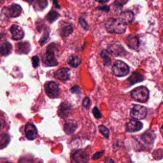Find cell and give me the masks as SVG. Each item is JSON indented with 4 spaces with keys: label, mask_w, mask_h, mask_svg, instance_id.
I'll return each instance as SVG.
<instances>
[{
    "label": "cell",
    "mask_w": 163,
    "mask_h": 163,
    "mask_svg": "<svg viewBox=\"0 0 163 163\" xmlns=\"http://www.w3.org/2000/svg\"><path fill=\"white\" fill-rule=\"evenodd\" d=\"M105 28L110 33L122 34L126 30L127 24L120 18H110L108 19L105 24Z\"/></svg>",
    "instance_id": "obj_1"
},
{
    "label": "cell",
    "mask_w": 163,
    "mask_h": 163,
    "mask_svg": "<svg viewBox=\"0 0 163 163\" xmlns=\"http://www.w3.org/2000/svg\"><path fill=\"white\" fill-rule=\"evenodd\" d=\"M132 98L138 102H145L149 97L148 90L145 87L141 86L133 89L131 93Z\"/></svg>",
    "instance_id": "obj_2"
},
{
    "label": "cell",
    "mask_w": 163,
    "mask_h": 163,
    "mask_svg": "<svg viewBox=\"0 0 163 163\" xmlns=\"http://www.w3.org/2000/svg\"><path fill=\"white\" fill-rule=\"evenodd\" d=\"M42 60L45 65L48 67L56 66L58 64L56 58L54 49H52L51 45L48 46L46 52L43 54Z\"/></svg>",
    "instance_id": "obj_3"
},
{
    "label": "cell",
    "mask_w": 163,
    "mask_h": 163,
    "mask_svg": "<svg viewBox=\"0 0 163 163\" xmlns=\"http://www.w3.org/2000/svg\"><path fill=\"white\" fill-rule=\"evenodd\" d=\"M112 72L117 77H124L129 73V67L126 63L121 60L116 61L112 67Z\"/></svg>",
    "instance_id": "obj_4"
},
{
    "label": "cell",
    "mask_w": 163,
    "mask_h": 163,
    "mask_svg": "<svg viewBox=\"0 0 163 163\" xmlns=\"http://www.w3.org/2000/svg\"><path fill=\"white\" fill-rule=\"evenodd\" d=\"M46 93L50 98H57L60 94V89L58 83L55 81L47 82L45 85Z\"/></svg>",
    "instance_id": "obj_5"
},
{
    "label": "cell",
    "mask_w": 163,
    "mask_h": 163,
    "mask_svg": "<svg viewBox=\"0 0 163 163\" xmlns=\"http://www.w3.org/2000/svg\"><path fill=\"white\" fill-rule=\"evenodd\" d=\"M147 114V111L146 107L141 105H135L130 112V115L132 118L137 120L144 119Z\"/></svg>",
    "instance_id": "obj_6"
},
{
    "label": "cell",
    "mask_w": 163,
    "mask_h": 163,
    "mask_svg": "<svg viewBox=\"0 0 163 163\" xmlns=\"http://www.w3.org/2000/svg\"><path fill=\"white\" fill-rule=\"evenodd\" d=\"M4 14L8 17L15 18L21 15L22 12V8L19 4L13 3L7 8H3Z\"/></svg>",
    "instance_id": "obj_7"
},
{
    "label": "cell",
    "mask_w": 163,
    "mask_h": 163,
    "mask_svg": "<svg viewBox=\"0 0 163 163\" xmlns=\"http://www.w3.org/2000/svg\"><path fill=\"white\" fill-rule=\"evenodd\" d=\"M107 50L110 55L114 57L124 56L126 54L125 49L121 45L117 44L111 45Z\"/></svg>",
    "instance_id": "obj_8"
},
{
    "label": "cell",
    "mask_w": 163,
    "mask_h": 163,
    "mask_svg": "<svg viewBox=\"0 0 163 163\" xmlns=\"http://www.w3.org/2000/svg\"><path fill=\"white\" fill-rule=\"evenodd\" d=\"M10 31L12 35V39L14 40H19L24 37V33L22 28L19 25L13 24L10 28Z\"/></svg>",
    "instance_id": "obj_9"
},
{
    "label": "cell",
    "mask_w": 163,
    "mask_h": 163,
    "mask_svg": "<svg viewBox=\"0 0 163 163\" xmlns=\"http://www.w3.org/2000/svg\"><path fill=\"white\" fill-rule=\"evenodd\" d=\"M73 159L78 163H87L89 156L87 152L83 150L76 151L73 155Z\"/></svg>",
    "instance_id": "obj_10"
},
{
    "label": "cell",
    "mask_w": 163,
    "mask_h": 163,
    "mask_svg": "<svg viewBox=\"0 0 163 163\" xmlns=\"http://www.w3.org/2000/svg\"><path fill=\"white\" fill-rule=\"evenodd\" d=\"M71 106L67 102H63L60 104L58 110V115L61 118H67L71 113Z\"/></svg>",
    "instance_id": "obj_11"
},
{
    "label": "cell",
    "mask_w": 163,
    "mask_h": 163,
    "mask_svg": "<svg viewBox=\"0 0 163 163\" xmlns=\"http://www.w3.org/2000/svg\"><path fill=\"white\" fill-rule=\"evenodd\" d=\"M25 134L26 138L29 140H35L37 137L38 133L36 127L32 124H27L25 126Z\"/></svg>",
    "instance_id": "obj_12"
},
{
    "label": "cell",
    "mask_w": 163,
    "mask_h": 163,
    "mask_svg": "<svg viewBox=\"0 0 163 163\" xmlns=\"http://www.w3.org/2000/svg\"><path fill=\"white\" fill-rule=\"evenodd\" d=\"M143 124L138 121L130 120L126 124V130L129 132H136L142 129Z\"/></svg>",
    "instance_id": "obj_13"
},
{
    "label": "cell",
    "mask_w": 163,
    "mask_h": 163,
    "mask_svg": "<svg viewBox=\"0 0 163 163\" xmlns=\"http://www.w3.org/2000/svg\"><path fill=\"white\" fill-rule=\"evenodd\" d=\"M69 69L68 68H60L54 73V77L58 80L66 81L69 79Z\"/></svg>",
    "instance_id": "obj_14"
},
{
    "label": "cell",
    "mask_w": 163,
    "mask_h": 163,
    "mask_svg": "<svg viewBox=\"0 0 163 163\" xmlns=\"http://www.w3.org/2000/svg\"><path fill=\"white\" fill-rule=\"evenodd\" d=\"M78 128V123L74 120L70 119L65 122L64 124V130L65 133L67 135L73 134Z\"/></svg>",
    "instance_id": "obj_15"
},
{
    "label": "cell",
    "mask_w": 163,
    "mask_h": 163,
    "mask_svg": "<svg viewBox=\"0 0 163 163\" xmlns=\"http://www.w3.org/2000/svg\"><path fill=\"white\" fill-rule=\"evenodd\" d=\"M17 53L19 54H27L30 51V45L28 42H20L16 45Z\"/></svg>",
    "instance_id": "obj_16"
},
{
    "label": "cell",
    "mask_w": 163,
    "mask_h": 163,
    "mask_svg": "<svg viewBox=\"0 0 163 163\" xmlns=\"http://www.w3.org/2000/svg\"><path fill=\"white\" fill-rule=\"evenodd\" d=\"M127 43L128 46L133 50L138 49L139 46V40L136 35H130L127 38Z\"/></svg>",
    "instance_id": "obj_17"
},
{
    "label": "cell",
    "mask_w": 163,
    "mask_h": 163,
    "mask_svg": "<svg viewBox=\"0 0 163 163\" xmlns=\"http://www.w3.org/2000/svg\"><path fill=\"white\" fill-rule=\"evenodd\" d=\"M12 45L9 42H3L0 46L1 54L2 56L6 57L11 53L12 50Z\"/></svg>",
    "instance_id": "obj_18"
},
{
    "label": "cell",
    "mask_w": 163,
    "mask_h": 163,
    "mask_svg": "<svg viewBox=\"0 0 163 163\" xmlns=\"http://www.w3.org/2000/svg\"><path fill=\"white\" fill-rule=\"evenodd\" d=\"M120 18L126 24H129L133 21L134 19V14L132 12L126 11L121 14Z\"/></svg>",
    "instance_id": "obj_19"
},
{
    "label": "cell",
    "mask_w": 163,
    "mask_h": 163,
    "mask_svg": "<svg viewBox=\"0 0 163 163\" xmlns=\"http://www.w3.org/2000/svg\"><path fill=\"white\" fill-rule=\"evenodd\" d=\"M143 80V76L140 73L135 72H133L128 79V81L131 85H133L135 83L141 82Z\"/></svg>",
    "instance_id": "obj_20"
},
{
    "label": "cell",
    "mask_w": 163,
    "mask_h": 163,
    "mask_svg": "<svg viewBox=\"0 0 163 163\" xmlns=\"http://www.w3.org/2000/svg\"><path fill=\"white\" fill-rule=\"evenodd\" d=\"M67 62L70 66L76 68L79 66L81 63V60L78 56H71L68 58Z\"/></svg>",
    "instance_id": "obj_21"
},
{
    "label": "cell",
    "mask_w": 163,
    "mask_h": 163,
    "mask_svg": "<svg viewBox=\"0 0 163 163\" xmlns=\"http://www.w3.org/2000/svg\"><path fill=\"white\" fill-rule=\"evenodd\" d=\"M73 31V28L71 24L65 25L61 28L60 34L63 37H67L72 34Z\"/></svg>",
    "instance_id": "obj_22"
},
{
    "label": "cell",
    "mask_w": 163,
    "mask_h": 163,
    "mask_svg": "<svg viewBox=\"0 0 163 163\" xmlns=\"http://www.w3.org/2000/svg\"><path fill=\"white\" fill-rule=\"evenodd\" d=\"M109 53L107 50H103L101 51V56L103 60L105 66L109 67L111 64V58L110 57Z\"/></svg>",
    "instance_id": "obj_23"
},
{
    "label": "cell",
    "mask_w": 163,
    "mask_h": 163,
    "mask_svg": "<svg viewBox=\"0 0 163 163\" xmlns=\"http://www.w3.org/2000/svg\"><path fill=\"white\" fill-rule=\"evenodd\" d=\"M59 17V14L55 11L50 12L46 16V20L50 24L53 23Z\"/></svg>",
    "instance_id": "obj_24"
},
{
    "label": "cell",
    "mask_w": 163,
    "mask_h": 163,
    "mask_svg": "<svg viewBox=\"0 0 163 163\" xmlns=\"http://www.w3.org/2000/svg\"><path fill=\"white\" fill-rule=\"evenodd\" d=\"M100 132L106 138H108L109 137L110 132L109 130L107 127H105L104 125H100L99 127Z\"/></svg>",
    "instance_id": "obj_25"
},
{
    "label": "cell",
    "mask_w": 163,
    "mask_h": 163,
    "mask_svg": "<svg viewBox=\"0 0 163 163\" xmlns=\"http://www.w3.org/2000/svg\"><path fill=\"white\" fill-rule=\"evenodd\" d=\"M9 140L10 139H9V136L7 134L3 133V134H1V147H2L3 144H4V147L6 146L9 143Z\"/></svg>",
    "instance_id": "obj_26"
},
{
    "label": "cell",
    "mask_w": 163,
    "mask_h": 163,
    "mask_svg": "<svg viewBox=\"0 0 163 163\" xmlns=\"http://www.w3.org/2000/svg\"><path fill=\"white\" fill-rule=\"evenodd\" d=\"M49 31L48 30H46L44 34L43 35V36H42L41 39L39 41V43H40V45L43 46L46 43L47 39H48L49 37Z\"/></svg>",
    "instance_id": "obj_27"
},
{
    "label": "cell",
    "mask_w": 163,
    "mask_h": 163,
    "mask_svg": "<svg viewBox=\"0 0 163 163\" xmlns=\"http://www.w3.org/2000/svg\"><path fill=\"white\" fill-rule=\"evenodd\" d=\"M79 23L82 28H84L85 30H88L89 29V25L84 18H82V17L79 18Z\"/></svg>",
    "instance_id": "obj_28"
},
{
    "label": "cell",
    "mask_w": 163,
    "mask_h": 163,
    "mask_svg": "<svg viewBox=\"0 0 163 163\" xmlns=\"http://www.w3.org/2000/svg\"><path fill=\"white\" fill-rule=\"evenodd\" d=\"M32 64L34 68H36L39 66V57L37 56H35L32 57Z\"/></svg>",
    "instance_id": "obj_29"
},
{
    "label": "cell",
    "mask_w": 163,
    "mask_h": 163,
    "mask_svg": "<svg viewBox=\"0 0 163 163\" xmlns=\"http://www.w3.org/2000/svg\"><path fill=\"white\" fill-rule=\"evenodd\" d=\"M83 107L86 109H89L90 107V104H91V101L89 97H85V98L83 100Z\"/></svg>",
    "instance_id": "obj_30"
},
{
    "label": "cell",
    "mask_w": 163,
    "mask_h": 163,
    "mask_svg": "<svg viewBox=\"0 0 163 163\" xmlns=\"http://www.w3.org/2000/svg\"><path fill=\"white\" fill-rule=\"evenodd\" d=\"M92 112H93L94 117L97 119H100V118H101L102 117V114H101V112L97 107H95L93 108Z\"/></svg>",
    "instance_id": "obj_31"
},
{
    "label": "cell",
    "mask_w": 163,
    "mask_h": 163,
    "mask_svg": "<svg viewBox=\"0 0 163 163\" xmlns=\"http://www.w3.org/2000/svg\"><path fill=\"white\" fill-rule=\"evenodd\" d=\"M104 153V151H101V152H97L95 153L94 155L92 156V159H99L102 156L103 154Z\"/></svg>",
    "instance_id": "obj_32"
},
{
    "label": "cell",
    "mask_w": 163,
    "mask_h": 163,
    "mask_svg": "<svg viewBox=\"0 0 163 163\" xmlns=\"http://www.w3.org/2000/svg\"><path fill=\"white\" fill-rule=\"evenodd\" d=\"M70 91H71L72 93L78 94V93H80V88L79 87V86L76 85V86L71 88V89H70Z\"/></svg>",
    "instance_id": "obj_33"
},
{
    "label": "cell",
    "mask_w": 163,
    "mask_h": 163,
    "mask_svg": "<svg viewBox=\"0 0 163 163\" xmlns=\"http://www.w3.org/2000/svg\"><path fill=\"white\" fill-rule=\"evenodd\" d=\"M97 9L100 11H105L108 12L109 11L110 7L108 5H103V6H99L97 7Z\"/></svg>",
    "instance_id": "obj_34"
},
{
    "label": "cell",
    "mask_w": 163,
    "mask_h": 163,
    "mask_svg": "<svg viewBox=\"0 0 163 163\" xmlns=\"http://www.w3.org/2000/svg\"><path fill=\"white\" fill-rule=\"evenodd\" d=\"M127 2L128 1H116L115 2V5L117 6H122Z\"/></svg>",
    "instance_id": "obj_35"
},
{
    "label": "cell",
    "mask_w": 163,
    "mask_h": 163,
    "mask_svg": "<svg viewBox=\"0 0 163 163\" xmlns=\"http://www.w3.org/2000/svg\"><path fill=\"white\" fill-rule=\"evenodd\" d=\"M104 163H115V162L110 157H107L105 158Z\"/></svg>",
    "instance_id": "obj_36"
},
{
    "label": "cell",
    "mask_w": 163,
    "mask_h": 163,
    "mask_svg": "<svg viewBox=\"0 0 163 163\" xmlns=\"http://www.w3.org/2000/svg\"><path fill=\"white\" fill-rule=\"evenodd\" d=\"M160 129H161V132L162 133L163 132V123L161 125V126H160Z\"/></svg>",
    "instance_id": "obj_37"
}]
</instances>
